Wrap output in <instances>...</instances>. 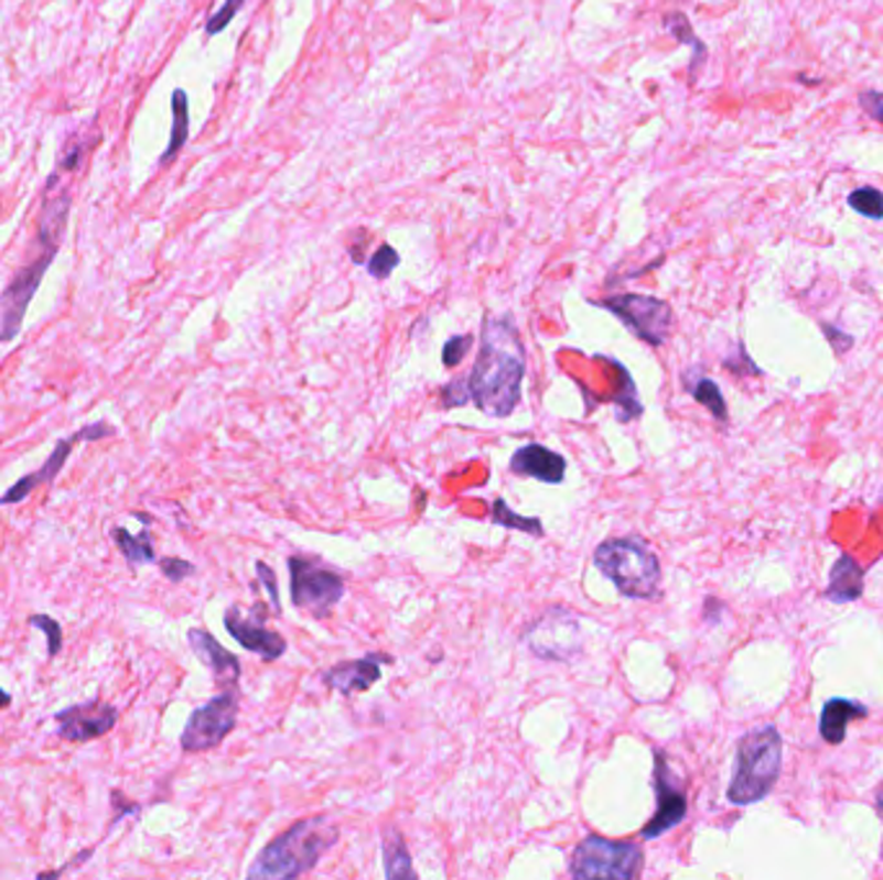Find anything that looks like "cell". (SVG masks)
Segmentation results:
<instances>
[{
  "label": "cell",
  "instance_id": "6da1fadb",
  "mask_svg": "<svg viewBox=\"0 0 883 880\" xmlns=\"http://www.w3.org/2000/svg\"><path fill=\"white\" fill-rule=\"evenodd\" d=\"M525 370V344L515 318L491 315L481 328L478 357L467 374L475 409L491 419L512 416L523 401Z\"/></svg>",
  "mask_w": 883,
  "mask_h": 880
},
{
  "label": "cell",
  "instance_id": "7a4b0ae2",
  "mask_svg": "<svg viewBox=\"0 0 883 880\" xmlns=\"http://www.w3.org/2000/svg\"><path fill=\"white\" fill-rule=\"evenodd\" d=\"M60 182V171L52 173L42 189V209L40 222H36V238H34V256L24 267L13 274V280L6 284L3 295H0V344H11L13 338L21 334L24 326L26 311L40 290V284L57 259L60 243L65 238L67 217H71V192Z\"/></svg>",
  "mask_w": 883,
  "mask_h": 880
},
{
  "label": "cell",
  "instance_id": "3957f363",
  "mask_svg": "<svg viewBox=\"0 0 883 880\" xmlns=\"http://www.w3.org/2000/svg\"><path fill=\"white\" fill-rule=\"evenodd\" d=\"M338 841V826L326 816H311L277 834L256 855L246 876L251 880H290L311 872Z\"/></svg>",
  "mask_w": 883,
  "mask_h": 880
},
{
  "label": "cell",
  "instance_id": "277c9868",
  "mask_svg": "<svg viewBox=\"0 0 883 880\" xmlns=\"http://www.w3.org/2000/svg\"><path fill=\"white\" fill-rule=\"evenodd\" d=\"M783 767V739L775 726L754 728L736 743L734 774L726 798L734 806H752L773 793Z\"/></svg>",
  "mask_w": 883,
  "mask_h": 880
},
{
  "label": "cell",
  "instance_id": "5b68a950",
  "mask_svg": "<svg viewBox=\"0 0 883 880\" xmlns=\"http://www.w3.org/2000/svg\"><path fill=\"white\" fill-rule=\"evenodd\" d=\"M594 566L610 578L625 599H656L661 586V563L640 537H610L592 555Z\"/></svg>",
  "mask_w": 883,
  "mask_h": 880
},
{
  "label": "cell",
  "instance_id": "8992f818",
  "mask_svg": "<svg viewBox=\"0 0 883 880\" xmlns=\"http://www.w3.org/2000/svg\"><path fill=\"white\" fill-rule=\"evenodd\" d=\"M644 872V849L638 841L605 839L600 834H586L573 847L569 876L577 880L617 878L633 880Z\"/></svg>",
  "mask_w": 883,
  "mask_h": 880
},
{
  "label": "cell",
  "instance_id": "52a82bcc",
  "mask_svg": "<svg viewBox=\"0 0 883 880\" xmlns=\"http://www.w3.org/2000/svg\"><path fill=\"white\" fill-rule=\"evenodd\" d=\"M290 594L292 605L303 609L311 618H329L334 607L344 599L346 578L342 571L313 555H290Z\"/></svg>",
  "mask_w": 883,
  "mask_h": 880
},
{
  "label": "cell",
  "instance_id": "ba28073f",
  "mask_svg": "<svg viewBox=\"0 0 883 880\" xmlns=\"http://www.w3.org/2000/svg\"><path fill=\"white\" fill-rule=\"evenodd\" d=\"M525 649L542 661H573L584 651L581 618L569 607H548L523 630Z\"/></svg>",
  "mask_w": 883,
  "mask_h": 880
},
{
  "label": "cell",
  "instance_id": "9c48e42d",
  "mask_svg": "<svg viewBox=\"0 0 883 880\" xmlns=\"http://www.w3.org/2000/svg\"><path fill=\"white\" fill-rule=\"evenodd\" d=\"M240 710V689L225 687L220 695L207 699L205 705L192 710L184 731H181V751L186 754H202V751L217 749L238 726Z\"/></svg>",
  "mask_w": 883,
  "mask_h": 880
},
{
  "label": "cell",
  "instance_id": "30bf717a",
  "mask_svg": "<svg viewBox=\"0 0 883 880\" xmlns=\"http://www.w3.org/2000/svg\"><path fill=\"white\" fill-rule=\"evenodd\" d=\"M615 315L625 328L633 330L640 341L652 346H664L675 326V313H671L669 303L652 295H636V292H625V295H615L597 303Z\"/></svg>",
  "mask_w": 883,
  "mask_h": 880
},
{
  "label": "cell",
  "instance_id": "8fae6325",
  "mask_svg": "<svg viewBox=\"0 0 883 880\" xmlns=\"http://www.w3.org/2000/svg\"><path fill=\"white\" fill-rule=\"evenodd\" d=\"M111 434H115V426H111L109 421H94V424L83 426L80 432H75L73 436H67V439H60L40 470L29 472V476L17 480V484H13L9 491L0 496V507H9V503L26 501L29 493H32L34 488L55 484V478L60 476V470L65 468L67 457H71L73 447L78 445V442H98V439H107V436H111Z\"/></svg>",
  "mask_w": 883,
  "mask_h": 880
},
{
  "label": "cell",
  "instance_id": "7c38bea8",
  "mask_svg": "<svg viewBox=\"0 0 883 880\" xmlns=\"http://www.w3.org/2000/svg\"><path fill=\"white\" fill-rule=\"evenodd\" d=\"M654 793H656V811L644 829L640 839H659L661 834L675 829L687 816V795L682 782L671 772V764L664 751H654Z\"/></svg>",
  "mask_w": 883,
  "mask_h": 880
},
{
  "label": "cell",
  "instance_id": "4fadbf2b",
  "mask_svg": "<svg viewBox=\"0 0 883 880\" xmlns=\"http://www.w3.org/2000/svg\"><path fill=\"white\" fill-rule=\"evenodd\" d=\"M267 605H261V601H256L251 609L230 605L225 609L223 622L240 649L259 653L263 661H277L284 656L287 641L282 633H274V630L267 628Z\"/></svg>",
  "mask_w": 883,
  "mask_h": 880
},
{
  "label": "cell",
  "instance_id": "5bb4252c",
  "mask_svg": "<svg viewBox=\"0 0 883 880\" xmlns=\"http://www.w3.org/2000/svg\"><path fill=\"white\" fill-rule=\"evenodd\" d=\"M55 720L60 739L73 743H86L107 736L111 728L117 726L119 710L111 703H107V699L94 697L88 699V703H78L71 705V708L60 710Z\"/></svg>",
  "mask_w": 883,
  "mask_h": 880
},
{
  "label": "cell",
  "instance_id": "9a60e30c",
  "mask_svg": "<svg viewBox=\"0 0 883 880\" xmlns=\"http://www.w3.org/2000/svg\"><path fill=\"white\" fill-rule=\"evenodd\" d=\"M380 664H392V659L385 656V653L373 651V653H367L365 659L338 661V664H334L321 674V680L329 689L338 692V695L354 697L357 692L373 689L375 684L380 682V676H383Z\"/></svg>",
  "mask_w": 883,
  "mask_h": 880
},
{
  "label": "cell",
  "instance_id": "2e32d148",
  "mask_svg": "<svg viewBox=\"0 0 883 880\" xmlns=\"http://www.w3.org/2000/svg\"><path fill=\"white\" fill-rule=\"evenodd\" d=\"M186 641H189V649H192L194 656L200 659L202 664L209 669V672H213L215 682L220 684L223 689L236 687L240 680V659L238 656H233V653L225 649V645L205 628L189 630Z\"/></svg>",
  "mask_w": 883,
  "mask_h": 880
},
{
  "label": "cell",
  "instance_id": "e0dca14e",
  "mask_svg": "<svg viewBox=\"0 0 883 880\" xmlns=\"http://www.w3.org/2000/svg\"><path fill=\"white\" fill-rule=\"evenodd\" d=\"M509 470L519 478H535L540 484L558 486L566 480V457L540 445V442H527V445L515 449Z\"/></svg>",
  "mask_w": 883,
  "mask_h": 880
},
{
  "label": "cell",
  "instance_id": "ac0fdd59",
  "mask_svg": "<svg viewBox=\"0 0 883 880\" xmlns=\"http://www.w3.org/2000/svg\"><path fill=\"white\" fill-rule=\"evenodd\" d=\"M868 716V708L858 699L848 697H832L827 699L825 708L819 716V736L827 743H842L848 736V726L852 720H860Z\"/></svg>",
  "mask_w": 883,
  "mask_h": 880
},
{
  "label": "cell",
  "instance_id": "d6986e66",
  "mask_svg": "<svg viewBox=\"0 0 883 880\" xmlns=\"http://www.w3.org/2000/svg\"><path fill=\"white\" fill-rule=\"evenodd\" d=\"M865 586V574L863 568L858 566V561L852 555H840L837 563L829 571V582L825 597L834 605H848V601L860 599Z\"/></svg>",
  "mask_w": 883,
  "mask_h": 880
},
{
  "label": "cell",
  "instance_id": "ffe728a7",
  "mask_svg": "<svg viewBox=\"0 0 883 880\" xmlns=\"http://www.w3.org/2000/svg\"><path fill=\"white\" fill-rule=\"evenodd\" d=\"M111 540H115L119 553L125 555L127 568L130 571H134L138 566H150V563L158 561L150 530H142V532H138V535H132V532H127L125 526L117 524V526H111Z\"/></svg>",
  "mask_w": 883,
  "mask_h": 880
},
{
  "label": "cell",
  "instance_id": "44dd1931",
  "mask_svg": "<svg viewBox=\"0 0 883 880\" xmlns=\"http://www.w3.org/2000/svg\"><path fill=\"white\" fill-rule=\"evenodd\" d=\"M383 876L388 880H396V878L417 880L419 878V872L411 862L409 847H406L403 834L396 829H388V834H385V839H383Z\"/></svg>",
  "mask_w": 883,
  "mask_h": 880
},
{
  "label": "cell",
  "instance_id": "7402d4cb",
  "mask_svg": "<svg viewBox=\"0 0 883 880\" xmlns=\"http://www.w3.org/2000/svg\"><path fill=\"white\" fill-rule=\"evenodd\" d=\"M171 109H173V127H171L169 148H165L161 161H158L161 165H169L173 157L181 153V148H184L189 140V96L184 88H176V91H173Z\"/></svg>",
  "mask_w": 883,
  "mask_h": 880
},
{
  "label": "cell",
  "instance_id": "603a6c76",
  "mask_svg": "<svg viewBox=\"0 0 883 880\" xmlns=\"http://www.w3.org/2000/svg\"><path fill=\"white\" fill-rule=\"evenodd\" d=\"M491 522H494L496 526H504V530L527 532V535H532V537L546 535V530H542V522L538 517L517 514V511L512 509L504 499H496L494 503H491Z\"/></svg>",
  "mask_w": 883,
  "mask_h": 880
},
{
  "label": "cell",
  "instance_id": "cb8c5ba5",
  "mask_svg": "<svg viewBox=\"0 0 883 880\" xmlns=\"http://www.w3.org/2000/svg\"><path fill=\"white\" fill-rule=\"evenodd\" d=\"M687 393L696 398V401H698L700 405H706V409L713 413V419H715V421H721V424H726V419H729L726 401H723L721 388L715 385V382H713L711 378H698V380L687 382Z\"/></svg>",
  "mask_w": 883,
  "mask_h": 880
},
{
  "label": "cell",
  "instance_id": "d4e9b609",
  "mask_svg": "<svg viewBox=\"0 0 883 880\" xmlns=\"http://www.w3.org/2000/svg\"><path fill=\"white\" fill-rule=\"evenodd\" d=\"M664 24H667L669 32L675 34L679 42H682V44H690V47L696 50V59H692V75H696L700 63H703V59H706V44L698 40L696 32H692L690 21H687L685 13H669V17L664 19Z\"/></svg>",
  "mask_w": 883,
  "mask_h": 880
},
{
  "label": "cell",
  "instance_id": "484cf974",
  "mask_svg": "<svg viewBox=\"0 0 883 880\" xmlns=\"http://www.w3.org/2000/svg\"><path fill=\"white\" fill-rule=\"evenodd\" d=\"M848 205L855 209L858 215L871 217V220H883V192L873 189V186H860L848 197Z\"/></svg>",
  "mask_w": 883,
  "mask_h": 880
},
{
  "label": "cell",
  "instance_id": "4316f807",
  "mask_svg": "<svg viewBox=\"0 0 883 880\" xmlns=\"http://www.w3.org/2000/svg\"><path fill=\"white\" fill-rule=\"evenodd\" d=\"M29 626L44 630V635H47V656L57 659L60 651H63V626H60L55 618L42 612L32 615V618H29Z\"/></svg>",
  "mask_w": 883,
  "mask_h": 880
},
{
  "label": "cell",
  "instance_id": "83f0119b",
  "mask_svg": "<svg viewBox=\"0 0 883 880\" xmlns=\"http://www.w3.org/2000/svg\"><path fill=\"white\" fill-rule=\"evenodd\" d=\"M401 263V256L392 251V246H380L375 251L373 259L367 261V272L369 276H375V280H388V276L396 272V267Z\"/></svg>",
  "mask_w": 883,
  "mask_h": 880
},
{
  "label": "cell",
  "instance_id": "f1b7e54d",
  "mask_svg": "<svg viewBox=\"0 0 883 880\" xmlns=\"http://www.w3.org/2000/svg\"><path fill=\"white\" fill-rule=\"evenodd\" d=\"M244 6H246V0H225V3L220 6V11L213 13V17H209V21H207V26H205L207 36H215V34L225 32V29H228V24L233 19H236V13L244 9Z\"/></svg>",
  "mask_w": 883,
  "mask_h": 880
},
{
  "label": "cell",
  "instance_id": "f546056e",
  "mask_svg": "<svg viewBox=\"0 0 883 880\" xmlns=\"http://www.w3.org/2000/svg\"><path fill=\"white\" fill-rule=\"evenodd\" d=\"M256 576H259V582L263 584V589H267L271 612L282 615V599H279V584H277L274 571H271V566H267L263 561H259V563H256Z\"/></svg>",
  "mask_w": 883,
  "mask_h": 880
},
{
  "label": "cell",
  "instance_id": "4dcf8cb0",
  "mask_svg": "<svg viewBox=\"0 0 883 880\" xmlns=\"http://www.w3.org/2000/svg\"><path fill=\"white\" fill-rule=\"evenodd\" d=\"M471 346H473V336H471V334H465V336H452L450 341L444 344V349H442V362H444V367H457V365L465 359L467 351H471Z\"/></svg>",
  "mask_w": 883,
  "mask_h": 880
},
{
  "label": "cell",
  "instance_id": "1f68e13d",
  "mask_svg": "<svg viewBox=\"0 0 883 880\" xmlns=\"http://www.w3.org/2000/svg\"><path fill=\"white\" fill-rule=\"evenodd\" d=\"M471 401V388H467V378L452 380L442 388V409H460Z\"/></svg>",
  "mask_w": 883,
  "mask_h": 880
},
{
  "label": "cell",
  "instance_id": "d6a6232c",
  "mask_svg": "<svg viewBox=\"0 0 883 880\" xmlns=\"http://www.w3.org/2000/svg\"><path fill=\"white\" fill-rule=\"evenodd\" d=\"M161 571H163V576L169 578L171 584H181L184 578L196 574L194 563H189L184 558H163L161 561Z\"/></svg>",
  "mask_w": 883,
  "mask_h": 880
},
{
  "label": "cell",
  "instance_id": "836d02e7",
  "mask_svg": "<svg viewBox=\"0 0 883 880\" xmlns=\"http://www.w3.org/2000/svg\"><path fill=\"white\" fill-rule=\"evenodd\" d=\"M860 107H863L868 117L875 119L879 124H883V94H879V91L860 94Z\"/></svg>",
  "mask_w": 883,
  "mask_h": 880
},
{
  "label": "cell",
  "instance_id": "e575fe53",
  "mask_svg": "<svg viewBox=\"0 0 883 880\" xmlns=\"http://www.w3.org/2000/svg\"><path fill=\"white\" fill-rule=\"evenodd\" d=\"M111 806H115V816H111V826H115L119 818H125L127 814H138L140 811V806L138 803H130L125 798L122 793H119V790H115V793H111Z\"/></svg>",
  "mask_w": 883,
  "mask_h": 880
},
{
  "label": "cell",
  "instance_id": "d590c367",
  "mask_svg": "<svg viewBox=\"0 0 883 880\" xmlns=\"http://www.w3.org/2000/svg\"><path fill=\"white\" fill-rule=\"evenodd\" d=\"M94 855V847H88V849H83L80 855H75L71 862L67 865H63V868H55V870H47V872H42V878H55V876H65V872H71L73 868H78V865H83L88 860V857Z\"/></svg>",
  "mask_w": 883,
  "mask_h": 880
},
{
  "label": "cell",
  "instance_id": "8d00e7d4",
  "mask_svg": "<svg viewBox=\"0 0 883 880\" xmlns=\"http://www.w3.org/2000/svg\"><path fill=\"white\" fill-rule=\"evenodd\" d=\"M821 328H825V334L829 336V341H832V346L837 351H844V349H850V346H852V338L844 336L842 330H837L834 326H829V323H821Z\"/></svg>",
  "mask_w": 883,
  "mask_h": 880
},
{
  "label": "cell",
  "instance_id": "74e56055",
  "mask_svg": "<svg viewBox=\"0 0 883 880\" xmlns=\"http://www.w3.org/2000/svg\"><path fill=\"white\" fill-rule=\"evenodd\" d=\"M9 705H11V695L3 687H0V710H6Z\"/></svg>",
  "mask_w": 883,
  "mask_h": 880
},
{
  "label": "cell",
  "instance_id": "f35d334b",
  "mask_svg": "<svg viewBox=\"0 0 883 880\" xmlns=\"http://www.w3.org/2000/svg\"><path fill=\"white\" fill-rule=\"evenodd\" d=\"M875 806H879V811H881V816H883V785L879 787V793H875Z\"/></svg>",
  "mask_w": 883,
  "mask_h": 880
},
{
  "label": "cell",
  "instance_id": "ab89813d",
  "mask_svg": "<svg viewBox=\"0 0 883 880\" xmlns=\"http://www.w3.org/2000/svg\"><path fill=\"white\" fill-rule=\"evenodd\" d=\"M881 860H883V847H881Z\"/></svg>",
  "mask_w": 883,
  "mask_h": 880
}]
</instances>
